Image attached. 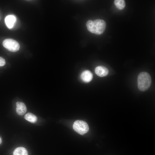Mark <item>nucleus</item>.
I'll return each mask as SVG.
<instances>
[{
	"label": "nucleus",
	"mask_w": 155,
	"mask_h": 155,
	"mask_svg": "<svg viewBox=\"0 0 155 155\" xmlns=\"http://www.w3.org/2000/svg\"><path fill=\"white\" fill-rule=\"evenodd\" d=\"M88 30L91 32L97 35L102 34L106 27L105 22L101 19H96L94 21L88 20L86 24Z\"/></svg>",
	"instance_id": "nucleus-1"
},
{
	"label": "nucleus",
	"mask_w": 155,
	"mask_h": 155,
	"mask_svg": "<svg viewBox=\"0 0 155 155\" xmlns=\"http://www.w3.org/2000/svg\"><path fill=\"white\" fill-rule=\"evenodd\" d=\"M138 87L141 91L147 90L150 87L151 84V78L147 72H143L140 73L137 78Z\"/></svg>",
	"instance_id": "nucleus-2"
},
{
	"label": "nucleus",
	"mask_w": 155,
	"mask_h": 155,
	"mask_svg": "<svg viewBox=\"0 0 155 155\" xmlns=\"http://www.w3.org/2000/svg\"><path fill=\"white\" fill-rule=\"evenodd\" d=\"M73 128L74 130L81 135H84L89 131V127L87 123L85 121L78 120L74 122Z\"/></svg>",
	"instance_id": "nucleus-3"
},
{
	"label": "nucleus",
	"mask_w": 155,
	"mask_h": 155,
	"mask_svg": "<svg viewBox=\"0 0 155 155\" xmlns=\"http://www.w3.org/2000/svg\"><path fill=\"white\" fill-rule=\"evenodd\" d=\"M3 46L7 50L12 52H16L20 49V45L16 40L12 39H7L3 42Z\"/></svg>",
	"instance_id": "nucleus-4"
},
{
	"label": "nucleus",
	"mask_w": 155,
	"mask_h": 155,
	"mask_svg": "<svg viewBox=\"0 0 155 155\" xmlns=\"http://www.w3.org/2000/svg\"><path fill=\"white\" fill-rule=\"evenodd\" d=\"M16 112L20 115L24 114L26 111L27 108L25 104L23 102H16Z\"/></svg>",
	"instance_id": "nucleus-5"
},
{
	"label": "nucleus",
	"mask_w": 155,
	"mask_h": 155,
	"mask_svg": "<svg viewBox=\"0 0 155 155\" xmlns=\"http://www.w3.org/2000/svg\"><path fill=\"white\" fill-rule=\"evenodd\" d=\"M80 77L83 81L87 83L90 82L92 80L93 75L90 71L86 70L82 72Z\"/></svg>",
	"instance_id": "nucleus-6"
},
{
	"label": "nucleus",
	"mask_w": 155,
	"mask_h": 155,
	"mask_svg": "<svg viewBox=\"0 0 155 155\" xmlns=\"http://www.w3.org/2000/svg\"><path fill=\"white\" fill-rule=\"evenodd\" d=\"M95 71L98 76L101 77L106 76L108 73V69L102 66H98L96 67L95 69Z\"/></svg>",
	"instance_id": "nucleus-7"
},
{
	"label": "nucleus",
	"mask_w": 155,
	"mask_h": 155,
	"mask_svg": "<svg viewBox=\"0 0 155 155\" xmlns=\"http://www.w3.org/2000/svg\"><path fill=\"white\" fill-rule=\"evenodd\" d=\"M15 17L13 15L7 16L5 19V22L7 26L9 28H12L16 21Z\"/></svg>",
	"instance_id": "nucleus-8"
},
{
	"label": "nucleus",
	"mask_w": 155,
	"mask_h": 155,
	"mask_svg": "<svg viewBox=\"0 0 155 155\" xmlns=\"http://www.w3.org/2000/svg\"><path fill=\"white\" fill-rule=\"evenodd\" d=\"M13 155H28L27 150L23 147H19L16 148L13 152Z\"/></svg>",
	"instance_id": "nucleus-9"
},
{
	"label": "nucleus",
	"mask_w": 155,
	"mask_h": 155,
	"mask_svg": "<svg viewBox=\"0 0 155 155\" xmlns=\"http://www.w3.org/2000/svg\"><path fill=\"white\" fill-rule=\"evenodd\" d=\"M24 118L28 121L33 123L36 122L37 120V117L30 113H28L25 115Z\"/></svg>",
	"instance_id": "nucleus-10"
},
{
	"label": "nucleus",
	"mask_w": 155,
	"mask_h": 155,
	"mask_svg": "<svg viewBox=\"0 0 155 155\" xmlns=\"http://www.w3.org/2000/svg\"><path fill=\"white\" fill-rule=\"evenodd\" d=\"M114 4L116 7L120 10L123 9L125 6V3L124 0H115Z\"/></svg>",
	"instance_id": "nucleus-11"
},
{
	"label": "nucleus",
	"mask_w": 155,
	"mask_h": 155,
	"mask_svg": "<svg viewBox=\"0 0 155 155\" xmlns=\"http://www.w3.org/2000/svg\"><path fill=\"white\" fill-rule=\"evenodd\" d=\"M5 64V59L0 57V67L4 66Z\"/></svg>",
	"instance_id": "nucleus-12"
},
{
	"label": "nucleus",
	"mask_w": 155,
	"mask_h": 155,
	"mask_svg": "<svg viewBox=\"0 0 155 155\" xmlns=\"http://www.w3.org/2000/svg\"><path fill=\"white\" fill-rule=\"evenodd\" d=\"M2 143V140L1 137H0V144Z\"/></svg>",
	"instance_id": "nucleus-13"
}]
</instances>
